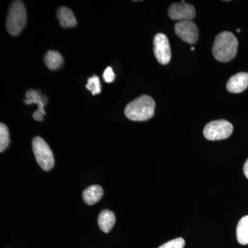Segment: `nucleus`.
I'll return each instance as SVG.
<instances>
[{
    "label": "nucleus",
    "mask_w": 248,
    "mask_h": 248,
    "mask_svg": "<svg viewBox=\"0 0 248 248\" xmlns=\"http://www.w3.org/2000/svg\"><path fill=\"white\" fill-rule=\"evenodd\" d=\"M238 40L234 34L224 31L215 38L213 46L214 57L218 61H231L237 53Z\"/></svg>",
    "instance_id": "obj_1"
},
{
    "label": "nucleus",
    "mask_w": 248,
    "mask_h": 248,
    "mask_svg": "<svg viewBox=\"0 0 248 248\" xmlns=\"http://www.w3.org/2000/svg\"><path fill=\"white\" fill-rule=\"evenodd\" d=\"M155 102L149 95L143 94L129 103L124 113L132 121L143 122L151 119L155 114Z\"/></svg>",
    "instance_id": "obj_2"
},
{
    "label": "nucleus",
    "mask_w": 248,
    "mask_h": 248,
    "mask_svg": "<svg viewBox=\"0 0 248 248\" xmlns=\"http://www.w3.org/2000/svg\"><path fill=\"white\" fill-rule=\"evenodd\" d=\"M27 23V11L22 1L11 3L8 11L6 27L11 35H17L22 32Z\"/></svg>",
    "instance_id": "obj_3"
},
{
    "label": "nucleus",
    "mask_w": 248,
    "mask_h": 248,
    "mask_svg": "<svg viewBox=\"0 0 248 248\" xmlns=\"http://www.w3.org/2000/svg\"><path fill=\"white\" fill-rule=\"evenodd\" d=\"M32 147L36 161L42 169L48 171L53 169L55 164L53 152L46 142L40 137H36L32 140Z\"/></svg>",
    "instance_id": "obj_4"
},
{
    "label": "nucleus",
    "mask_w": 248,
    "mask_h": 248,
    "mask_svg": "<svg viewBox=\"0 0 248 248\" xmlns=\"http://www.w3.org/2000/svg\"><path fill=\"white\" fill-rule=\"evenodd\" d=\"M233 132V126L228 121L219 120L213 121L205 125L203 135L210 141L225 140L229 138Z\"/></svg>",
    "instance_id": "obj_5"
},
{
    "label": "nucleus",
    "mask_w": 248,
    "mask_h": 248,
    "mask_svg": "<svg viewBox=\"0 0 248 248\" xmlns=\"http://www.w3.org/2000/svg\"><path fill=\"white\" fill-rule=\"evenodd\" d=\"M153 50L155 58L161 64L166 65L170 62L171 50L169 40L166 35L158 33L153 40Z\"/></svg>",
    "instance_id": "obj_6"
},
{
    "label": "nucleus",
    "mask_w": 248,
    "mask_h": 248,
    "mask_svg": "<svg viewBox=\"0 0 248 248\" xmlns=\"http://www.w3.org/2000/svg\"><path fill=\"white\" fill-rule=\"evenodd\" d=\"M174 31L178 37L190 45H195L198 40V28L192 21L178 22L174 26Z\"/></svg>",
    "instance_id": "obj_7"
},
{
    "label": "nucleus",
    "mask_w": 248,
    "mask_h": 248,
    "mask_svg": "<svg viewBox=\"0 0 248 248\" xmlns=\"http://www.w3.org/2000/svg\"><path fill=\"white\" fill-rule=\"evenodd\" d=\"M169 16L173 20H191L195 17L196 11L192 4L182 1L181 3H174L170 6L168 11Z\"/></svg>",
    "instance_id": "obj_8"
},
{
    "label": "nucleus",
    "mask_w": 248,
    "mask_h": 248,
    "mask_svg": "<svg viewBox=\"0 0 248 248\" xmlns=\"http://www.w3.org/2000/svg\"><path fill=\"white\" fill-rule=\"evenodd\" d=\"M248 87V73H239L232 77L227 84V90L232 93L244 92Z\"/></svg>",
    "instance_id": "obj_9"
},
{
    "label": "nucleus",
    "mask_w": 248,
    "mask_h": 248,
    "mask_svg": "<svg viewBox=\"0 0 248 248\" xmlns=\"http://www.w3.org/2000/svg\"><path fill=\"white\" fill-rule=\"evenodd\" d=\"M47 99L46 96H42V93L40 91H35V90H29L26 93V99H24V104L27 105H31V104H37L38 105V108L37 111L41 112L43 115H46V111L45 110V107L47 105Z\"/></svg>",
    "instance_id": "obj_10"
},
{
    "label": "nucleus",
    "mask_w": 248,
    "mask_h": 248,
    "mask_svg": "<svg viewBox=\"0 0 248 248\" xmlns=\"http://www.w3.org/2000/svg\"><path fill=\"white\" fill-rule=\"evenodd\" d=\"M57 16L62 27H74L78 24L74 14L69 8L65 7V6L59 8L57 11Z\"/></svg>",
    "instance_id": "obj_11"
},
{
    "label": "nucleus",
    "mask_w": 248,
    "mask_h": 248,
    "mask_svg": "<svg viewBox=\"0 0 248 248\" xmlns=\"http://www.w3.org/2000/svg\"><path fill=\"white\" fill-rule=\"evenodd\" d=\"M115 223V215L112 211L104 210L98 217V224L101 231L104 232H109Z\"/></svg>",
    "instance_id": "obj_12"
},
{
    "label": "nucleus",
    "mask_w": 248,
    "mask_h": 248,
    "mask_svg": "<svg viewBox=\"0 0 248 248\" xmlns=\"http://www.w3.org/2000/svg\"><path fill=\"white\" fill-rule=\"evenodd\" d=\"M103 189L100 186L93 185L87 187L83 192V199L88 205H93L102 199Z\"/></svg>",
    "instance_id": "obj_13"
},
{
    "label": "nucleus",
    "mask_w": 248,
    "mask_h": 248,
    "mask_svg": "<svg viewBox=\"0 0 248 248\" xmlns=\"http://www.w3.org/2000/svg\"><path fill=\"white\" fill-rule=\"evenodd\" d=\"M46 65L49 69L55 71L63 64V60L61 54L55 50H48L45 56Z\"/></svg>",
    "instance_id": "obj_14"
},
{
    "label": "nucleus",
    "mask_w": 248,
    "mask_h": 248,
    "mask_svg": "<svg viewBox=\"0 0 248 248\" xmlns=\"http://www.w3.org/2000/svg\"><path fill=\"white\" fill-rule=\"evenodd\" d=\"M236 238L241 245L248 244V216L241 218L236 227Z\"/></svg>",
    "instance_id": "obj_15"
},
{
    "label": "nucleus",
    "mask_w": 248,
    "mask_h": 248,
    "mask_svg": "<svg viewBox=\"0 0 248 248\" xmlns=\"http://www.w3.org/2000/svg\"><path fill=\"white\" fill-rule=\"evenodd\" d=\"M9 129L4 124H0V152L2 153L9 144Z\"/></svg>",
    "instance_id": "obj_16"
},
{
    "label": "nucleus",
    "mask_w": 248,
    "mask_h": 248,
    "mask_svg": "<svg viewBox=\"0 0 248 248\" xmlns=\"http://www.w3.org/2000/svg\"><path fill=\"white\" fill-rule=\"evenodd\" d=\"M86 88L92 93L93 95L99 94L102 91V86H101L99 78L95 75L89 78Z\"/></svg>",
    "instance_id": "obj_17"
},
{
    "label": "nucleus",
    "mask_w": 248,
    "mask_h": 248,
    "mask_svg": "<svg viewBox=\"0 0 248 248\" xmlns=\"http://www.w3.org/2000/svg\"><path fill=\"white\" fill-rule=\"evenodd\" d=\"M185 241L182 238L171 240L158 248H184Z\"/></svg>",
    "instance_id": "obj_18"
},
{
    "label": "nucleus",
    "mask_w": 248,
    "mask_h": 248,
    "mask_svg": "<svg viewBox=\"0 0 248 248\" xmlns=\"http://www.w3.org/2000/svg\"><path fill=\"white\" fill-rule=\"evenodd\" d=\"M103 78L107 83H112L115 80V75L111 67H107V69L104 71Z\"/></svg>",
    "instance_id": "obj_19"
},
{
    "label": "nucleus",
    "mask_w": 248,
    "mask_h": 248,
    "mask_svg": "<svg viewBox=\"0 0 248 248\" xmlns=\"http://www.w3.org/2000/svg\"><path fill=\"white\" fill-rule=\"evenodd\" d=\"M32 117H33L34 120L36 121H39V122L44 120L43 115H42L41 112H38V111L37 110L34 112L33 115H32Z\"/></svg>",
    "instance_id": "obj_20"
},
{
    "label": "nucleus",
    "mask_w": 248,
    "mask_h": 248,
    "mask_svg": "<svg viewBox=\"0 0 248 248\" xmlns=\"http://www.w3.org/2000/svg\"><path fill=\"white\" fill-rule=\"evenodd\" d=\"M244 172L245 176H246V178L248 179V159L245 163L244 166Z\"/></svg>",
    "instance_id": "obj_21"
},
{
    "label": "nucleus",
    "mask_w": 248,
    "mask_h": 248,
    "mask_svg": "<svg viewBox=\"0 0 248 248\" xmlns=\"http://www.w3.org/2000/svg\"><path fill=\"white\" fill-rule=\"evenodd\" d=\"M191 50H195V48H194V47H192V48H191Z\"/></svg>",
    "instance_id": "obj_22"
},
{
    "label": "nucleus",
    "mask_w": 248,
    "mask_h": 248,
    "mask_svg": "<svg viewBox=\"0 0 248 248\" xmlns=\"http://www.w3.org/2000/svg\"><path fill=\"white\" fill-rule=\"evenodd\" d=\"M237 32H241V30H240V29H237Z\"/></svg>",
    "instance_id": "obj_23"
}]
</instances>
